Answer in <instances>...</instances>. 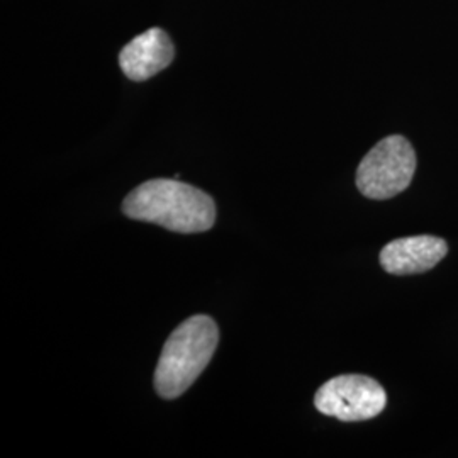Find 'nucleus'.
Masks as SVG:
<instances>
[{"mask_svg": "<svg viewBox=\"0 0 458 458\" xmlns=\"http://www.w3.org/2000/svg\"><path fill=\"white\" fill-rule=\"evenodd\" d=\"M123 213L175 233H204L214 226L216 204L204 191L177 179H153L131 191Z\"/></svg>", "mask_w": 458, "mask_h": 458, "instance_id": "1", "label": "nucleus"}, {"mask_svg": "<svg viewBox=\"0 0 458 458\" xmlns=\"http://www.w3.org/2000/svg\"><path fill=\"white\" fill-rule=\"evenodd\" d=\"M219 329L209 316L197 314L183 321L166 340L155 370V389L164 399L185 393L213 359Z\"/></svg>", "mask_w": 458, "mask_h": 458, "instance_id": "2", "label": "nucleus"}, {"mask_svg": "<svg viewBox=\"0 0 458 458\" xmlns=\"http://www.w3.org/2000/svg\"><path fill=\"white\" fill-rule=\"evenodd\" d=\"M414 172V148L404 136L394 134L365 155L357 170V187L369 199H391L410 187Z\"/></svg>", "mask_w": 458, "mask_h": 458, "instance_id": "3", "label": "nucleus"}, {"mask_svg": "<svg viewBox=\"0 0 458 458\" xmlns=\"http://www.w3.org/2000/svg\"><path fill=\"white\" fill-rule=\"evenodd\" d=\"M387 404L384 387L370 377L340 376L327 380L314 397L316 410L340 421H367Z\"/></svg>", "mask_w": 458, "mask_h": 458, "instance_id": "4", "label": "nucleus"}, {"mask_svg": "<svg viewBox=\"0 0 458 458\" xmlns=\"http://www.w3.org/2000/svg\"><path fill=\"white\" fill-rule=\"evenodd\" d=\"M448 253L442 238L421 234L394 240L380 251V265L393 276H412L431 270Z\"/></svg>", "mask_w": 458, "mask_h": 458, "instance_id": "5", "label": "nucleus"}, {"mask_svg": "<svg viewBox=\"0 0 458 458\" xmlns=\"http://www.w3.org/2000/svg\"><path fill=\"white\" fill-rule=\"evenodd\" d=\"M174 55L175 49L168 34L160 28H151L123 48L119 53V65L130 81L143 82L170 65Z\"/></svg>", "mask_w": 458, "mask_h": 458, "instance_id": "6", "label": "nucleus"}]
</instances>
